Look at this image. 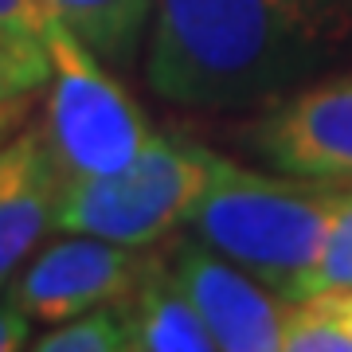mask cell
Here are the masks:
<instances>
[{
    "instance_id": "7c38bea8",
    "label": "cell",
    "mask_w": 352,
    "mask_h": 352,
    "mask_svg": "<svg viewBox=\"0 0 352 352\" xmlns=\"http://www.w3.org/2000/svg\"><path fill=\"white\" fill-rule=\"evenodd\" d=\"M36 352H129L126 317L122 305H94L87 314H75L67 321H55L47 333H36Z\"/></svg>"
},
{
    "instance_id": "5b68a950",
    "label": "cell",
    "mask_w": 352,
    "mask_h": 352,
    "mask_svg": "<svg viewBox=\"0 0 352 352\" xmlns=\"http://www.w3.org/2000/svg\"><path fill=\"white\" fill-rule=\"evenodd\" d=\"M235 141L263 168L352 184V63L254 110Z\"/></svg>"
},
{
    "instance_id": "5bb4252c",
    "label": "cell",
    "mask_w": 352,
    "mask_h": 352,
    "mask_svg": "<svg viewBox=\"0 0 352 352\" xmlns=\"http://www.w3.org/2000/svg\"><path fill=\"white\" fill-rule=\"evenodd\" d=\"M340 63H352V0H282Z\"/></svg>"
},
{
    "instance_id": "8992f818",
    "label": "cell",
    "mask_w": 352,
    "mask_h": 352,
    "mask_svg": "<svg viewBox=\"0 0 352 352\" xmlns=\"http://www.w3.org/2000/svg\"><path fill=\"white\" fill-rule=\"evenodd\" d=\"M149 251L122 247V243L98 239V235H75L59 231V239L43 243L4 289L32 321L55 325L75 314H87L94 305L122 302L138 286L141 270L149 263Z\"/></svg>"
},
{
    "instance_id": "4fadbf2b",
    "label": "cell",
    "mask_w": 352,
    "mask_h": 352,
    "mask_svg": "<svg viewBox=\"0 0 352 352\" xmlns=\"http://www.w3.org/2000/svg\"><path fill=\"white\" fill-rule=\"evenodd\" d=\"M352 286V188L344 196V204L337 208V219L329 227L325 247L317 254V266L309 274L305 298L317 289H349Z\"/></svg>"
},
{
    "instance_id": "9a60e30c",
    "label": "cell",
    "mask_w": 352,
    "mask_h": 352,
    "mask_svg": "<svg viewBox=\"0 0 352 352\" xmlns=\"http://www.w3.org/2000/svg\"><path fill=\"white\" fill-rule=\"evenodd\" d=\"M55 12L47 0H0V36L24 43V47L47 51V32Z\"/></svg>"
},
{
    "instance_id": "ac0fdd59",
    "label": "cell",
    "mask_w": 352,
    "mask_h": 352,
    "mask_svg": "<svg viewBox=\"0 0 352 352\" xmlns=\"http://www.w3.org/2000/svg\"><path fill=\"white\" fill-rule=\"evenodd\" d=\"M0 55H51V51L24 47V43H12V39H4V36H0Z\"/></svg>"
},
{
    "instance_id": "9c48e42d",
    "label": "cell",
    "mask_w": 352,
    "mask_h": 352,
    "mask_svg": "<svg viewBox=\"0 0 352 352\" xmlns=\"http://www.w3.org/2000/svg\"><path fill=\"white\" fill-rule=\"evenodd\" d=\"M129 352H215V337L188 289L176 282L161 247H153L138 286L122 298Z\"/></svg>"
},
{
    "instance_id": "52a82bcc",
    "label": "cell",
    "mask_w": 352,
    "mask_h": 352,
    "mask_svg": "<svg viewBox=\"0 0 352 352\" xmlns=\"http://www.w3.org/2000/svg\"><path fill=\"white\" fill-rule=\"evenodd\" d=\"M164 263L176 282L188 289L200 317L223 352H282V317L286 302L270 286L251 278L243 266L215 254L188 231H176L161 243Z\"/></svg>"
},
{
    "instance_id": "30bf717a",
    "label": "cell",
    "mask_w": 352,
    "mask_h": 352,
    "mask_svg": "<svg viewBox=\"0 0 352 352\" xmlns=\"http://www.w3.org/2000/svg\"><path fill=\"white\" fill-rule=\"evenodd\" d=\"M47 8L113 71L133 67L145 51L153 0H47Z\"/></svg>"
},
{
    "instance_id": "ba28073f",
    "label": "cell",
    "mask_w": 352,
    "mask_h": 352,
    "mask_svg": "<svg viewBox=\"0 0 352 352\" xmlns=\"http://www.w3.org/2000/svg\"><path fill=\"white\" fill-rule=\"evenodd\" d=\"M63 180L43 122H24L0 145V294L55 231Z\"/></svg>"
},
{
    "instance_id": "2e32d148",
    "label": "cell",
    "mask_w": 352,
    "mask_h": 352,
    "mask_svg": "<svg viewBox=\"0 0 352 352\" xmlns=\"http://www.w3.org/2000/svg\"><path fill=\"white\" fill-rule=\"evenodd\" d=\"M32 325H36V321L4 294V298H0V352L32 349V340H36V329Z\"/></svg>"
},
{
    "instance_id": "3957f363",
    "label": "cell",
    "mask_w": 352,
    "mask_h": 352,
    "mask_svg": "<svg viewBox=\"0 0 352 352\" xmlns=\"http://www.w3.org/2000/svg\"><path fill=\"white\" fill-rule=\"evenodd\" d=\"M215 157L219 153L200 141L157 133L149 149L126 168L63 180L55 231L98 235L149 251L184 231L192 208L212 180Z\"/></svg>"
},
{
    "instance_id": "7a4b0ae2",
    "label": "cell",
    "mask_w": 352,
    "mask_h": 352,
    "mask_svg": "<svg viewBox=\"0 0 352 352\" xmlns=\"http://www.w3.org/2000/svg\"><path fill=\"white\" fill-rule=\"evenodd\" d=\"M349 188L219 153L184 231L270 286L282 302H298Z\"/></svg>"
},
{
    "instance_id": "e0dca14e",
    "label": "cell",
    "mask_w": 352,
    "mask_h": 352,
    "mask_svg": "<svg viewBox=\"0 0 352 352\" xmlns=\"http://www.w3.org/2000/svg\"><path fill=\"white\" fill-rule=\"evenodd\" d=\"M28 102H32V98L12 102V106H0V145H4V141H8L16 129L28 122Z\"/></svg>"
},
{
    "instance_id": "277c9868",
    "label": "cell",
    "mask_w": 352,
    "mask_h": 352,
    "mask_svg": "<svg viewBox=\"0 0 352 352\" xmlns=\"http://www.w3.org/2000/svg\"><path fill=\"white\" fill-rule=\"evenodd\" d=\"M51 78L43 129L63 176H102L138 161L157 138L122 82L71 28L55 16L47 32Z\"/></svg>"
},
{
    "instance_id": "8fae6325",
    "label": "cell",
    "mask_w": 352,
    "mask_h": 352,
    "mask_svg": "<svg viewBox=\"0 0 352 352\" xmlns=\"http://www.w3.org/2000/svg\"><path fill=\"white\" fill-rule=\"evenodd\" d=\"M282 352H352V294L317 289L286 302Z\"/></svg>"
},
{
    "instance_id": "6da1fadb",
    "label": "cell",
    "mask_w": 352,
    "mask_h": 352,
    "mask_svg": "<svg viewBox=\"0 0 352 352\" xmlns=\"http://www.w3.org/2000/svg\"><path fill=\"white\" fill-rule=\"evenodd\" d=\"M145 87L192 113H254L344 67L282 0H153Z\"/></svg>"
}]
</instances>
